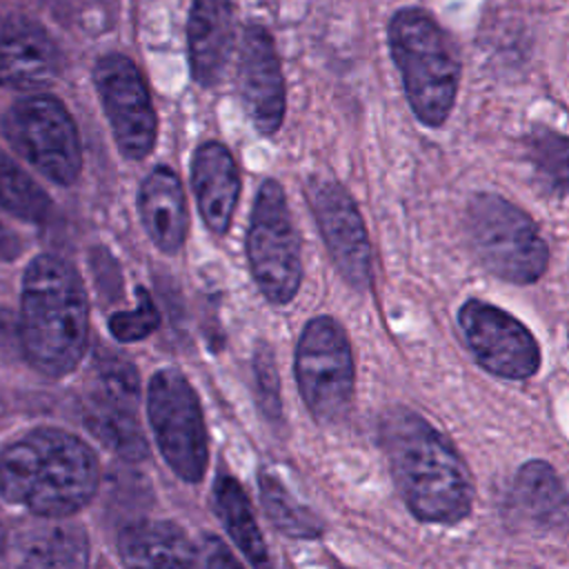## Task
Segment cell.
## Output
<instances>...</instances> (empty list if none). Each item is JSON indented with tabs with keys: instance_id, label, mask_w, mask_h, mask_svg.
<instances>
[{
	"instance_id": "1",
	"label": "cell",
	"mask_w": 569,
	"mask_h": 569,
	"mask_svg": "<svg viewBox=\"0 0 569 569\" xmlns=\"http://www.w3.org/2000/svg\"><path fill=\"white\" fill-rule=\"evenodd\" d=\"M393 480L418 520L458 522L471 509V480L449 440L422 416L396 409L380 425Z\"/></svg>"
},
{
	"instance_id": "2",
	"label": "cell",
	"mask_w": 569,
	"mask_h": 569,
	"mask_svg": "<svg viewBox=\"0 0 569 569\" xmlns=\"http://www.w3.org/2000/svg\"><path fill=\"white\" fill-rule=\"evenodd\" d=\"M98 487L93 451L60 429H36L0 456V493L42 518H64L84 507Z\"/></svg>"
},
{
	"instance_id": "3",
	"label": "cell",
	"mask_w": 569,
	"mask_h": 569,
	"mask_svg": "<svg viewBox=\"0 0 569 569\" xmlns=\"http://www.w3.org/2000/svg\"><path fill=\"white\" fill-rule=\"evenodd\" d=\"M89 336V305L73 264L38 256L22 278L20 340L27 360L47 376H64L80 362Z\"/></svg>"
},
{
	"instance_id": "4",
	"label": "cell",
	"mask_w": 569,
	"mask_h": 569,
	"mask_svg": "<svg viewBox=\"0 0 569 569\" xmlns=\"http://www.w3.org/2000/svg\"><path fill=\"white\" fill-rule=\"evenodd\" d=\"M387 33L416 118L427 127H440L453 109L460 82V58L451 38L416 7L396 11Z\"/></svg>"
},
{
	"instance_id": "5",
	"label": "cell",
	"mask_w": 569,
	"mask_h": 569,
	"mask_svg": "<svg viewBox=\"0 0 569 569\" xmlns=\"http://www.w3.org/2000/svg\"><path fill=\"white\" fill-rule=\"evenodd\" d=\"M469 244L482 267L500 280L529 284L549 264V247L533 220L496 193H476L467 204Z\"/></svg>"
},
{
	"instance_id": "6",
	"label": "cell",
	"mask_w": 569,
	"mask_h": 569,
	"mask_svg": "<svg viewBox=\"0 0 569 569\" xmlns=\"http://www.w3.org/2000/svg\"><path fill=\"white\" fill-rule=\"evenodd\" d=\"M2 131L9 144L51 182L69 187L78 180L82 167L78 129L56 98L36 93L13 102Z\"/></svg>"
},
{
	"instance_id": "7",
	"label": "cell",
	"mask_w": 569,
	"mask_h": 569,
	"mask_svg": "<svg viewBox=\"0 0 569 569\" xmlns=\"http://www.w3.org/2000/svg\"><path fill=\"white\" fill-rule=\"evenodd\" d=\"M247 256L256 284L276 305L289 302L302 280L300 247L287 198L276 180L258 189L247 233Z\"/></svg>"
},
{
	"instance_id": "8",
	"label": "cell",
	"mask_w": 569,
	"mask_h": 569,
	"mask_svg": "<svg viewBox=\"0 0 569 569\" xmlns=\"http://www.w3.org/2000/svg\"><path fill=\"white\" fill-rule=\"evenodd\" d=\"M147 413L167 465L182 480L198 482L207 469V433L189 380L176 369H160L149 382Z\"/></svg>"
},
{
	"instance_id": "9",
	"label": "cell",
	"mask_w": 569,
	"mask_h": 569,
	"mask_svg": "<svg viewBox=\"0 0 569 569\" xmlns=\"http://www.w3.org/2000/svg\"><path fill=\"white\" fill-rule=\"evenodd\" d=\"M296 378L316 420L336 422L345 416L353 393V358L347 333L333 318L318 316L302 329Z\"/></svg>"
},
{
	"instance_id": "10",
	"label": "cell",
	"mask_w": 569,
	"mask_h": 569,
	"mask_svg": "<svg viewBox=\"0 0 569 569\" xmlns=\"http://www.w3.org/2000/svg\"><path fill=\"white\" fill-rule=\"evenodd\" d=\"M138 393V373L127 358L107 349L96 353L82 400L84 422L102 445L127 460H140L147 453L136 416Z\"/></svg>"
},
{
	"instance_id": "11",
	"label": "cell",
	"mask_w": 569,
	"mask_h": 569,
	"mask_svg": "<svg viewBox=\"0 0 569 569\" xmlns=\"http://www.w3.org/2000/svg\"><path fill=\"white\" fill-rule=\"evenodd\" d=\"M465 340L482 369L498 378L525 380L540 367V347L531 331L505 309L467 300L458 313Z\"/></svg>"
},
{
	"instance_id": "12",
	"label": "cell",
	"mask_w": 569,
	"mask_h": 569,
	"mask_svg": "<svg viewBox=\"0 0 569 569\" xmlns=\"http://www.w3.org/2000/svg\"><path fill=\"white\" fill-rule=\"evenodd\" d=\"M93 80L116 144L131 160L144 158L156 142V113L138 67L122 53H107Z\"/></svg>"
},
{
	"instance_id": "13",
	"label": "cell",
	"mask_w": 569,
	"mask_h": 569,
	"mask_svg": "<svg viewBox=\"0 0 569 569\" xmlns=\"http://www.w3.org/2000/svg\"><path fill=\"white\" fill-rule=\"evenodd\" d=\"M309 204L331 260L340 276L356 289L371 282V247L365 222L342 184L329 178L309 182Z\"/></svg>"
},
{
	"instance_id": "14",
	"label": "cell",
	"mask_w": 569,
	"mask_h": 569,
	"mask_svg": "<svg viewBox=\"0 0 569 569\" xmlns=\"http://www.w3.org/2000/svg\"><path fill=\"white\" fill-rule=\"evenodd\" d=\"M238 87L256 131L276 133L284 118V82L273 40L260 24L244 29L238 53Z\"/></svg>"
},
{
	"instance_id": "15",
	"label": "cell",
	"mask_w": 569,
	"mask_h": 569,
	"mask_svg": "<svg viewBox=\"0 0 569 569\" xmlns=\"http://www.w3.org/2000/svg\"><path fill=\"white\" fill-rule=\"evenodd\" d=\"M60 73V51L44 27L24 16L0 22V87L42 91Z\"/></svg>"
},
{
	"instance_id": "16",
	"label": "cell",
	"mask_w": 569,
	"mask_h": 569,
	"mask_svg": "<svg viewBox=\"0 0 569 569\" xmlns=\"http://www.w3.org/2000/svg\"><path fill=\"white\" fill-rule=\"evenodd\" d=\"M191 187L204 224L213 233H224L240 196L238 167L224 144L204 142L196 149L191 160Z\"/></svg>"
},
{
	"instance_id": "17",
	"label": "cell",
	"mask_w": 569,
	"mask_h": 569,
	"mask_svg": "<svg viewBox=\"0 0 569 569\" xmlns=\"http://www.w3.org/2000/svg\"><path fill=\"white\" fill-rule=\"evenodd\" d=\"M187 44L196 82L202 87L216 84L233 47L231 0H193L187 22Z\"/></svg>"
},
{
	"instance_id": "18",
	"label": "cell",
	"mask_w": 569,
	"mask_h": 569,
	"mask_svg": "<svg viewBox=\"0 0 569 569\" xmlns=\"http://www.w3.org/2000/svg\"><path fill=\"white\" fill-rule=\"evenodd\" d=\"M89 542L82 527L62 518L27 525L13 540L18 569H87Z\"/></svg>"
},
{
	"instance_id": "19",
	"label": "cell",
	"mask_w": 569,
	"mask_h": 569,
	"mask_svg": "<svg viewBox=\"0 0 569 569\" xmlns=\"http://www.w3.org/2000/svg\"><path fill=\"white\" fill-rule=\"evenodd\" d=\"M120 560L127 569H196L198 551L184 531L167 520H138L118 536Z\"/></svg>"
},
{
	"instance_id": "20",
	"label": "cell",
	"mask_w": 569,
	"mask_h": 569,
	"mask_svg": "<svg viewBox=\"0 0 569 569\" xmlns=\"http://www.w3.org/2000/svg\"><path fill=\"white\" fill-rule=\"evenodd\" d=\"M138 211L149 240L162 253L180 251L187 236V204L178 176L167 169H153L138 193Z\"/></svg>"
},
{
	"instance_id": "21",
	"label": "cell",
	"mask_w": 569,
	"mask_h": 569,
	"mask_svg": "<svg viewBox=\"0 0 569 569\" xmlns=\"http://www.w3.org/2000/svg\"><path fill=\"white\" fill-rule=\"evenodd\" d=\"M520 509L542 527L569 525V491L545 460L525 462L513 482Z\"/></svg>"
},
{
	"instance_id": "22",
	"label": "cell",
	"mask_w": 569,
	"mask_h": 569,
	"mask_svg": "<svg viewBox=\"0 0 569 569\" xmlns=\"http://www.w3.org/2000/svg\"><path fill=\"white\" fill-rule=\"evenodd\" d=\"M213 502L227 533L253 569H271L264 538L253 520V509L242 487L231 476H220L213 487Z\"/></svg>"
},
{
	"instance_id": "23",
	"label": "cell",
	"mask_w": 569,
	"mask_h": 569,
	"mask_svg": "<svg viewBox=\"0 0 569 569\" xmlns=\"http://www.w3.org/2000/svg\"><path fill=\"white\" fill-rule=\"evenodd\" d=\"M51 202L40 184L13 160L0 153V211L18 224L40 227L49 216Z\"/></svg>"
},
{
	"instance_id": "24",
	"label": "cell",
	"mask_w": 569,
	"mask_h": 569,
	"mask_svg": "<svg viewBox=\"0 0 569 569\" xmlns=\"http://www.w3.org/2000/svg\"><path fill=\"white\" fill-rule=\"evenodd\" d=\"M260 485V500L271 518V522L287 536L296 538H316L322 531L320 520L305 507L300 505L291 491L282 485V480L276 473L262 471L258 478Z\"/></svg>"
},
{
	"instance_id": "25",
	"label": "cell",
	"mask_w": 569,
	"mask_h": 569,
	"mask_svg": "<svg viewBox=\"0 0 569 569\" xmlns=\"http://www.w3.org/2000/svg\"><path fill=\"white\" fill-rule=\"evenodd\" d=\"M527 151L538 169V173L560 191H569V138L545 129L536 127L527 136Z\"/></svg>"
},
{
	"instance_id": "26",
	"label": "cell",
	"mask_w": 569,
	"mask_h": 569,
	"mask_svg": "<svg viewBox=\"0 0 569 569\" xmlns=\"http://www.w3.org/2000/svg\"><path fill=\"white\" fill-rule=\"evenodd\" d=\"M160 322L158 309L147 289L138 287V305L133 311H120L109 318V329L116 340L133 342L149 336Z\"/></svg>"
},
{
	"instance_id": "27",
	"label": "cell",
	"mask_w": 569,
	"mask_h": 569,
	"mask_svg": "<svg viewBox=\"0 0 569 569\" xmlns=\"http://www.w3.org/2000/svg\"><path fill=\"white\" fill-rule=\"evenodd\" d=\"M253 373H256V387H258V400L267 416L280 413V382H278V369L273 353L267 345H260L253 356Z\"/></svg>"
},
{
	"instance_id": "28",
	"label": "cell",
	"mask_w": 569,
	"mask_h": 569,
	"mask_svg": "<svg viewBox=\"0 0 569 569\" xmlns=\"http://www.w3.org/2000/svg\"><path fill=\"white\" fill-rule=\"evenodd\" d=\"M196 569H242L233 553L218 540L207 538L198 549V567Z\"/></svg>"
},
{
	"instance_id": "29",
	"label": "cell",
	"mask_w": 569,
	"mask_h": 569,
	"mask_svg": "<svg viewBox=\"0 0 569 569\" xmlns=\"http://www.w3.org/2000/svg\"><path fill=\"white\" fill-rule=\"evenodd\" d=\"M16 224L0 211V260H16L24 251V236Z\"/></svg>"
},
{
	"instance_id": "30",
	"label": "cell",
	"mask_w": 569,
	"mask_h": 569,
	"mask_svg": "<svg viewBox=\"0 0 569 569\" xmlns=\"http://www.w3.org/2000/svg\"><path fill=\"white\" fill-rule=\"evenodd\" d=\"M2 538H4V533H2V527H0V547H2Z\"/></svg>"
}]
</instances>
